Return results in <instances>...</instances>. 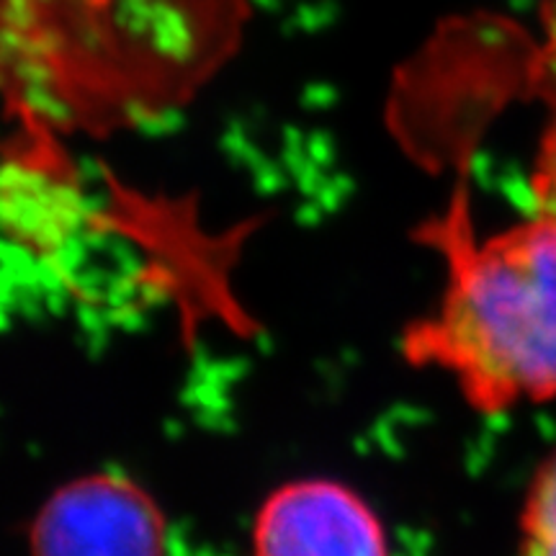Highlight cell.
Wrapping results in <instances>:
<instances>
[{
	"label": "cell",
	"instance_id": "obj_1",
	"mask_svg": "<svg viewBox=\"0 0 556 556\" xmlns=\"http://www.w3.org/2000/svg\"><path fill=\"white\" fill-rule=\"evenodd\" d=\"M5 67L24 114L114 129L189 101L245 21V0H5Z\"/></svg>",
	"mask_w": 556,
	"mask_h": 556
},
{
	"label": "cell",
	"instance_id": "obj_4",
	"mask_svg": "<svg viewBox=\"0 0 556 556\" xmlns=\"http://www.w3.org/2000/svg\"><path fill=\"white\" fill-rule=\"evenodd\" d=\"M255 556H389L387 533L356 492L328 479L281 486L255 520Z\"/></svg>",
	"mask_w": 556,
	"mask_h": 556
},
{
	"label": "cell",
	"instance_id": "obj_5",
	"mask_svg": "<svg viewBox=\"0 0 556 556\" xmlns=\"http://www.w3.org/2000/svg\"><path fill=\"white\" fill-rule=\"evenodd\" d=\"M531 83L546 109L531 178L533 201L536 212L556 217V0H546L541 11V45L531 62Z\"/></svg>",
	"mask_w": 556,
	"mask_h": 556
},
{
	"label": "cell",
	"instance_id": "obj_6",
	"mask_svg": "<svg viewBox=\"0 0 556 556\" xmlns=\"http://www.w3.org/2000/svg\"><path fill=\"white\" fill-rule=\"evenodd\" d=\"M520 556H556V454L541 464L520 518Z\"/></svg>",
	"mask_w": 556,
	"mask_h": 556
},
{
	"label": "cell",
	"instance_id": "obj_3",
	"mask_svg": "<svg viewBox=\"0 0 556 556\" xmlns=\"http://www.w3.org/2000/svg\"><path fill=\"white\" fill-rule=\"evenodd\" d=\"M31 556H165L163 513L129 479L80 477L39 510Z\"/></svg>",
	"mask_w": 556,
	"mask_h": 556
},
{
	"label": "cell",
	"instance_id": "obj_2",
	"mask_svg": "<svg viewBox=\"0 0 556 556\" xmlns=\"http://www.w3.org/2000/svg\"><path fill=\"white\" fill-rule=\"evenodd\" d=\"M446 261L433 315L405 332L409 364L448 374L477 413L556 397V217L536 212L475 238L454 201L430 227Z\"/></svg>",
	"mask_w": 556,
	"mask_h": 556
}]
</instances>
